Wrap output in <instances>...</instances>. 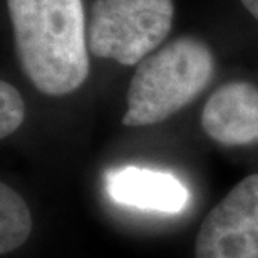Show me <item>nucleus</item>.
Returning <instances> with one entry per match:
<instances>
[{"mask_svg":"<svg viewBox=\"0 0 258 258\" xmlns=\"http://www.w3.org/2000/svg\"><path fill=\"white\" fill-rule=\"evenodd\" d=\"M20 69L47 96L77 91L89 77L82 0H7Z\"/></svg>","mask_w":258,"mask_h":258,"instance_id":"f257e3e1","label":"nucleus"},{"mask_svg":"<svg viewBox=\"0 0 258 258\" xmlns=\"http://www.w3.org/2000/svg\"><path fill=\"white\" fill-rule=\"evenodd\" d=\"M215 57L200 39L178 37L138 64L129 82L122 124L163 122L193 102L213 79Z\"/></svg>","mask_w":258,"mask_h":258,"instance_id":"f03ea898","label":"nucleus"},{"mask_svg":"<svg viewBox=\"0 0 258 258\" xmlns=\"http://www.w3.org/2000/svg\"><path fill=\"white\" fill-rule=\"evenodd\" d=\"M173 14V0H96L87 20L89 52L136 66L168 37Z\"/></svg>","mask_w":258,"mask_h":258,"instance_id":"7ed1b4c3","label":"nucleus"},{"mask_svg":"<svg viewBox=\"0 0 258 258\" xmlns=\"http://www.w3.org/2000/svg\"><path fill=\"white\" fill-rule=\"evenodd\" d=\"M196 258H258V173L243 178L206 215Z\"/></svg>","mask_w":258,"mask_h":258,"instance_id":"20e7f679","label":"nucleus"},{"mask_svg":"<svg viewBox=\"0 0 258 258\" xmlns=\"http://www.w3.org/2000/svg\"><path fill=\"white\" fill-rule=\"evenodd\" d=\"M201 126L221 146L258 143V87L233 81L218 87L201 112Z\"/></svg>","mask_w":258,"mask_h":258,"instance_id":"39448f33","label":"nucleus"},{"mask_svg":"<svg viewBox=\"0 0 258 258\" xmlns=\"http://www.w3.org/2000/svg\"><path fill=\"white\" fill-rule=\"evenodd\" d=\"M107 188L116 201L143 210L176 213L188 203L186 188L176 178L151 169L124 168L107 179Z\"/></svg>","mask_w":258,"mask_h":258,"instance_id":"423d86ee","label":"nucleus"},{"mask_svg":"<svg viewBox=\"0 0 258 258\" xmlns=\"http://www.w3.org/2000/svg\"><path fill=\"white\" fill-rule=\"evenodd\" d=\"M32 231V215L25 200L7 183H0V253L22 246Z\"/></svg>","mask_w":258,"mask_h":258,"instance_id":"0eeeda50","label":"nucleus"},{"mask_svg":"<svg viewBox=\"0 0 258 258\" xmlns=\"http://www.w3.org/2000/svg\"><path fill=\"white\" fill-rule=\"evenodd\" d=\"M25 117V104L20 92L7 81L0 82V138L14 134Z\"/></svg>","mask_w":258,"mask_h":258,"instance_id":"6e6552de","label":"nucleus"},{"mask_svg":"<svg viewBox=\"0 0 258 258\" xmlns=\"http://www.w3.org/2000/svg\"><path fill=\"white\" fill-rule=\"evenodd\" d=\"M240 2L243 4V7L258 20V0H240Z\"/></svg>","mask_w":258,"mask_h":258,"instance_id":"1a4fd4ad","label":"nucleus"}]
</instances>
